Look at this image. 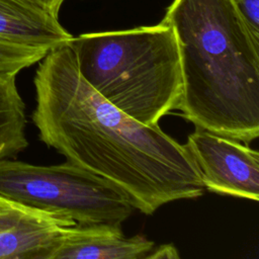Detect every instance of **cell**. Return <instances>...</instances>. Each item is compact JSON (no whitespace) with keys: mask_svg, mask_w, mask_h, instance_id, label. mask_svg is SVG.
<instances>
[{"mask_svg":"<svg viewBox=\"0 0 259 259\" xmlns=\"http://www.w3.org/2000/svg\"><path fill=\"white\" fill-rule=\"evenodd\" d=\"M39 62L31 118L48 147L116 184L146 214L204 193L185 145L158 124L141 123L100 96L82 78L69 42L51 50Z\"/></svg>","mask_w":259,"mask_h":259,"instance_id":"obj_1","label":"cell"},{"mask_svg":"<svg viewBox=\"0 0 259 259\" xmlns=\"http://www.w3.org/2000/svg\"><path fill=\"white\" fill-rule=\"evenodd\" d=\"M178 42V110L196 127L245 145L259 136V40L233 0H173L163 19Z\"/></svg>","mask_w":259,"mask_h":259,"instance_id":"obj_2","label":"cell"},{"mask_svg":"<svg viewBox=\"0 0 259 259\" xmlns=\"http://www.w3.org/2000/svg\"><path fill=\"white\" fill-rule=\"evenodd\" d=\"M82 78L105 100L147 125L178 110L183 77L173 28L156 25L80 34L69 41Z\"/></svg>","mask_w":259,"mask_h":259,"instance_id":"obj_3","label":"cell"},{"mask_svg":"<svg viewBox=\"0 0 259 259\" xmlns=\"http://www.w3.org/2000/svg\"><path fill=\"white\" fill-rule=\"evenodd\" d=\"M0 195L78 226L121 225L137 210L116 184L69 161L39 166L1 159Z\"/></svg>","mask_w":259,"mask_h":259,"instance_id":"obj_4","label":"cell"},{"mask_svg":"<svg viewBox=\"0 0 259 259\" xmlns=\"http://www.w3.org/2000/svg\"><path fill=\"white\" fill-rule=\"evenodd\" d=\"M185 147L205 189L254 201L259 199V153L241 142L196 127Z\"/></svg>","mask_w":259,"mask_h":259,"instance_id":"obj_5","label":"cell"},{"mask_svg":"<svg viewBox=\"0 0 259 259\" xmlns=\"http://www.w3.org/2000/svg\"><path fill=\"white\" fill-rule=\"evenodd\" d=\"M74 225L0 195V259H52Z\"/></svg>","mask_w":259,"mask_h":259,"instance_id":"obj_6","label":"cell"},{"mask_svg":"<svg viewBox=\"0 0 259 259\" xmlns=\"http://www.w3.org/2000/svg\"><path fill=\"white\" fill-rule=\"evenodd\" d=\"M155 243L142 235L126 238L121 225L66 227L52 259H146Z\"/></svg>","mask_w":259,"mask_h":259,"instance_id":"obj_7","label":"cell"},{"mask_svg":"<svg viewBox=\"0 0 259 259\" xmlns=\"http://www.w3.org/2000/svg\"><path fill=\"white\" fill-rule=\"evenodd\" d=\"M72 38L58 17L26 0H0V39L50 52Z\"/></svg>","mask_w":259,"mask_h":259,"instance_id":"obj_8","label":"cell"},{"mask_svg":"<svg viewBox=\"0 0 259 259\" xmlns=\"http://www.w3.org/2000/svg\"><path fill=\"white\" fill-rule=\"evenodd\" d=\"M25 126V104L16 75L0 74V160L12 159L28 146Z\"/></svg>","mask_w":259,"mask_h":259,"instance_id":"obj_9","label":"cell"},{"mask_svg":"<svg viewBox=\"0 0 259 259\" xmlns=\"http://www.w3.org/2000/svg\"><path fill=\"white\" fill-rule=\"evenodd\" d=\"M48 53L44 49L0 39V74L17 75L23 69L38 63Z\"/></svg>","mask_w":259,"mask_h":259,"instance_id":"obj_10","label":"cell"},{"mask_svg":"<svg viewBox=\"0 0 259 259\" xmlns=\"http://www.w3.org/2000/svg\"><path fill=\"white\" fill-rule=\"evenodd\" d=\"M251 34L259 40V0H233Z\"/></svg>","mask_w":259,"mask_h":259,"instance_id":"obj_11","label":"cell"},{"mask_svg":"<svg viewBox=\"0 0 259 259\" xmlns=\"http://www.w3.org/2000/svg\"><path fill=\"white\" fill-rule=\"evenodd\" d=\"M179 257V252L173 244H164L157 248L154 247L146 259H177Z\"/></svg>","mask_w":259,"mask_h":259,"instance_id":"obj_12","label":"cell"},{"mask_svg":"<svg viewBox=\"0 0 259 259\" xmlns=\"http://www.w3.org/2000/svg\"><path fill=\"white\" fill-rule=\"evenodd\" d=\"M26 1L49 12L50 14L58 17L60 8L65 0H26Z\"/></svg>","mask_w":259,"mask_h":259,"instance_id":"obj_13","label":"cell"}]
</instances>
